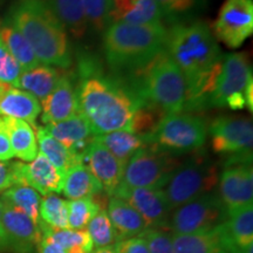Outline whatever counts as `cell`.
I'll use <instances>...</instances> for the list:
<instances>
[{
    "instance_id": "cell-37",
    "label": "cell",
    "mask_w": 253,
    "mask_h": 253,
    "mask_svg": "<svg viewBox=\"0 0 253 253\" xmlns=\"http://www.w3.org/2000/svg\"><path fill=\"white\" fill-rule=\"evenodd\" d=\"M88 25L95 31L104 32L112 24L113 0H82Z\"/></svg>"
},
{
    "instance_id": "cell-19",
    "label": "cell",
    "mask_w": 253,
    "mask_h": 253,
    "mask_svg": "<svg viewBox=\"0 0 253 253\" xmlns=\"http://www.w3.org/2000/svg\"><path fill=\"white\" fill-rule=\"evenodd\" d=\"M175 253H231L236 251L225 232L224 223L204 233L171 235Z\"/></svg>"
},
{
    "instance_id": "cell-34",
    "label": "cell",
    "mask_w": 253,
    "mask_h": 253,
    "mask_svg": "<svg viewBox=\"0 0 253 253\" xmlns=\"http://www.w3.org/2000/svg\"><path fill=\"white\" fill-rule=\"evenodd\" d=\"M1 199L7 202L12 207L23 211L37 225L39 224L41 198L40 195L38 194L36 190L32 189L31 186L21 184L11 186V188L4 192Z\"/></svg>"
},
{
    "instance_id": "cell-6",
    "label": "cell",
    "mask_w": 253,
    "mask_h": 253,
    "mask_svg": "<svg viewBox=\"0 0 253 253\" xmlns=\"http://www.w3.org/2000/svg\"><path fill=\"white\" fill-rule=\"evenodd\" d=\"M218 182L217 164L204 150L198 149L176 168L163 191L173 210L212 192Z\"/></svg>"
},
{
    "instance_id": "cell-41",
    "label": "cell",
    "mask_w": 253,
    "mask_h": 253,
    "mask_svg": "<svg viewBox=\"0 0 253 253\" xmlns=\"http://www.w3.org/2000/svg\"><path fill=\"white\" fill-rule=\"evenodd\" d=\"M114 249L116 253H149L147 240L142 236L116 242Z\"/></svg>"
},
{
    "instance_id": "cell-28",
    "label": "cell",
    "mask_w": 253,
    "mask_h": 253,
    "mask_svg": "<svg viewBox=\"0 0 253 253\" xmlns=\"http://www.w3.org/2000/svg\"><path fill=\"white\" fill-rule=\"evenodd\" d=\"M60 75L61 73L56 68L39 65L34 68L21 72L15 88H21L37 97L38 100L42 101L54 89Z\"/></svg>"
},
{
    "instance_id": "cell-9",
    "label": "cell",
    "mask_w": 253,
    "mask_h": 253,
    "mask_svg": "<svg viewBox=\"0 0 253 253\" xmlns=\"http://www.w3.org/2000/svg\"><path fill=\"white\" fill-rule=\"evenodd\" d=\"M213 153L226 155L227 162H252V120L239 116H219L208 128Z\"/></svg>"
},
{
    "instance_id": "cell-11",
    "label": "cell",
    "mask_w": 253,
    "mask_h": 253,
    "mask_svg": "<svg viewBox=\"0 0 253 253\" xmlns=\"http://www.w3.org/2000/svg\"><path fill=\"white\" fill-rule=\"evenodd\" d=\"M213 36L229 48H238L252 36V0H225L212 25Z\"/></svg>"
},
{
    "instance_id": "cell-17",
    "label": "cell",
    "mask_w": 253,
    "mask_h": 253,
    "mask_svg": "<svg viewBox=\"0 0 253 253\" xmlns=\"http://www.w3.org/2000/svg\"><path fill=\"white\" fill-rule=\"evenodd\" d=\"M82 164H84L91 175L100 182L103 191L108 196H114L122 183L125 166L114 157L95 136L84 151Z\"/></svg>"
},
{
    "instance_id": "cell-12",
    "label": "cell",
    "mask_w": 253,
    "mask_h": 253,
    "mask_svg": "<svg viewBox=\"0 0 253 253\" xmlns=\"http://www.w3.org/2000/svg\"><path fill=\"white\" fill-rule=\"evenodd\" d=\"M114 197L121 198L141 214L148 229L168 231L171 217L170 208L163 189L130 188L120 184Z\"/></svg>"
},
{
    "instance_id": "cell-26",
    "label": "cell",
    "mask_w": 253,
    "mask_h": 253,
    "mask_svg": "<svg viewBox=\"0 0 253 253\" xmlns=\"http://www.w3.org/2000/svg\"><path fill=\"white\" fill-rule=\"evenodd\" d=\"M45 2L66 32L74 38L84 37L88 21L82 0H45Z\"/></svg>"
},
{
    "instance_id": "cell-16",
    "label": "cell",
    "mask_w": 253,
    "mask_h": 253,
    "mask_svg": "<svg viewBox=\"0 0 253 253\" xmlns=\"http://www.w3.org/2000/svg\"><path fill=\"white\" fill-rule=\"evenodd\" d=\"M218 184L219 197L227 211L252 204L253 169L251 163H226Z\"/></svg>"
},
{
    "instance_id": "cell-15",
    "label": "cell",
    "mask_w": 253,
    "mask_h": 253,
    "mask_svg": "<svg viewBox=\"0 0 253 253\" xmlns=\"http://www.w3.org/2000/svg\"><path fill=\"white\" fill-rule=\"evenodd\" d=\"M12 167L15 185H28L38 194L43 196L62 191L66 173L60 171L41 153H38L37 157L30 164L13 162Z\"/></svg>"
},
{
    "instance_id": "cell-24",
    "label": "cell",
    "mask_w": 253,
    "mask_h": 253,
    "mask_svg": "<svg viewBox=\"0 0 253 253\" xmlns=\"http://www.w3.org/2000/svg\"><path fill=\"white\" fill-rule=\"evenodd\" d=\"M1 126L11 142L15 157L25 162H32L38 155L37 136L30 123L23 120L1 116Z\"/></svg>"
},
{
    "instance_id": "cell-35",
    "label": "cell",
    "mask_w": 253,
    "mask_h": 253,
    "mask_svg": "<svg viewBox=\"0 0 253 253\" xmlns=\"http://www.w3.org/2000/svg\"><path fill=\"white\" fill-rule=\"evenodd\" d=\"M40 220L54 230H66L68 227L67 201L55 194L46 195L40 203Z\"/></svg>"
},
{
    "instance_id": "cell-49",
    "label": "cell",
    "mask_w": 253,
    "mask_h": 253,
    "mask_svg": "<svg viewBox=\"0 0 253 253\" xmlns=\"http://www.w3.org/2000/svg\"><path fill=\"white\" fill-rule=\"evenodd\" d=\"M0 126H1V119H0Z\"/></svg>"
},
{
    "instance_id": "cell-47",
    "label": "cell",
    "mask_w": 253,
    "mask_h": 253,
    "mask_svg": "<svg viewBox=\"0 0 253 253\" xmlns=\"http://www.w3.org/2000/svg\"><path fill=\"white\" fill-rule=\"evenodd\" d=\"M0 218H1V208H0ZM1 237H2V232H1V225H0V242H1Z\"/></svg>"
},
{
    "instance_id": "cell-42",
    "label": "cell",
    "mask_w": 253,
    "mask_h": 253,
    "mask_svg": "<svg viewBox=\"0 0 253 253\" xmlns=\"http://www.w3.org/2000/svg\"><path fill=\"white\" fill-rule=\"evenodd\" d=\"M15 185V178L12 163L0 162V191Z\"/></svg>"
},
{
    "instance_id": "cell-1",
    "label": "cell",
    "mask_w": 253,
    "mask_h": 253,
    "mask_svg": "<svg viewBox=\"0 0 253 253\" xmlns=\"http://www.w3.org/2000/svg\"><path fill=\"white\" fill-rule=\"evenodd\" d=\"M166 49L184 77V110L208 109L223 61L211 28L203 21L173 25L167 31Z\"/></svg>"
},
{
    "instance_id": "cell-45",
    "label": "cell",
    "mask_w": 253,
    "mask_h": 253,
    "mask_svg": "<svg viewBox=\"0 0 253 253\" xmlns=\"http://www.w3.org/2000/svg\"><path fill=\"white\" fill-rule=\"evenodd\" d=\"M245 100H246V108L250 109V112L253 110V80L250 82L245 89Z\"/></svg>"
},
{
    "instance_id": "cell-44",
    "label": "cell",
    "mask_w": 253,
    "mask_h": 253,
    "mask_svg": "<svg viewBox=\"0 0 253 253\" xmlns=\"http://www.w3.org/2000/svg\"><path fill=\"white\" fill-rule=\"evenodd\" d=\"M38 250H39V253H66L61 246L49 242V240L42 238V237H41L40 243L38 244Z\"/></svg>"
},
{
    "instance_id": "cell-25",
    "label": "cell",
    "mask_w": 253,
    "mask_h": 253,
    "mask_svg": "<svg viewBox=\"0 0 253 253\" xmlns=\"http://www.w3.org/2000/svg\"><path fill=\"white\" fill-rule=\"evenodd\" d=\"M225 232L236 251L245 253L253 245V207L244 205L227 211Z\"/></svg>"
},
{
    "instance_id": "cell-8",
    "label": "cell",
    "mask_w": 253,
    "mask_h": 253,
    "mask_svg": "<svg viewBox=\"0 0 253 253\" xmlns=\"http://www.w3.org/2000/svg\"><path fill=\"white\" fill-rule=\"evenodd\" d=\"M179 164L178 156L147 144L126 164L121 184L130 188L163 189Z\"/></svg>"
},
{
    "instance_id": "cell-4",
    "label": "cell",
    "mask_w": 253,
    "mask_h": 253,
    "mask_svg": "<svg viewBox=\"0 0 253 253\" xmlns=\"http://www.w3.org/2000/svg\"><path fill=\"white\" fill-rule=\"evenodd\" d=\"M130 72V81L123 84L137 102L153 104L166 115L181 114L184 110V77L167 49L158 53L144 66Z\"/></svg>"
},
{
    "instance_id": "cell-3",
    "label": "cell",
    "mask_w": 253,
    "mask_h": 253,
    "mask_svg": "<svg viewBox=\"0 0 253 253\" xmlns=\"http://www.w3.org/2000/svg\"><path fill=\"white\" fill-rule=\"evenodd\" d=\"M9 23L28 41L40 63L63 69L71 67L68 34L45 0H20L12 7Z\"/></svg>"
},
{
    "instance_id": "cell-32",
    "label": "cell",
    "mask_w": 253,
    "mask_h": 253,
    "mask_svg": "<svg viewBox=\"0 0 253 253\" xmlns=\"http://www.w3.org/2000/svg\"><path fill=\"white\" fill-rule=\"evenodd\" d=\"M108 195L101 192L93 197L67 201L68 227L71 230H84L95 214L108 207Z\"/></svg>"
},
{
    "instance_id": "cell-23",
    "label": "cell",
    "mask_w": 253,
    "mask_h": 253,
    "mask_svg": "<svg viewBox=\"0 0 253 253\" xmlns=\"http://www.w3.org/2000/svg\"><path fill=\"white\" fill-rule=\"evenodd\" d=\"M107 209L115 231L116 242L141 236L148 229L141 214L121 198L110 197Z\"/></svg>"
},
{
    "instance_id": "cell-36",
    "label": "cell",
    "mask_w": 253,
    "mask_h": 253,
    "mask_svg": "<svg viewBox=\"0 0 253 253\" xmlns=\"http://www.w3.org/2000/svg\"><path fill=\"white\" fill-rule=\"evenodd\" d=\"M88 233H89L93 244L96 249L107 248V246H113L116 243V236L114 227L112 225L108 213L106 210H101L88 224Z\"/></svg>"
},
{
    "instance_id": "cell-27",
    "label": "cell",
    "mask_w": 253,
    "mask_h": 253,
    "mask_svg": "<svg viewBox=\"0 0 253 253\" xmlns=\"http://www.w3.org/2000/svg\"><path fill=\"white\" fill-rule=\"evenodd\" d=\"M36 126L38 147L40 148V153L45 156L50 163L60 171L67 172L71 168L77 164H81L84 156L78 155L74 151L66 148L65 145L56 141L45 126Z\"/></svg>"
},
{
    "instance_id": "cell-18",
    "label": "cell",
    "mask_w": 253,
    "mask_h": 253,
    "mask_svg": "<svg viewBox=\"0 0 253 253\" xmlns=\"http://www.w3.org/2000/svg\"><path fill=\"white\" fill-rule=\"evenodd\" d=\"M42 122L45 125L65 121L79 113L77 86L67 73H61L60 79L45 100L41 101Z\"/></svg>"
},
{
    "instance_id": "cell-38",
    "label": "cell",
    "mask_w": 253,
    "mask_h": 253,
    "mask_svg": "<svg viewBox=\"0 0 253 253\" xmlns=\"http://www.w3.org/2000/svg\"><path fill=\"white\" fill-rule=\"evenodd\" d=\"M21 72L20 65L0 41V82L15 87Z\"/></svg>"
},
{
    "instance_id": "cell-22",
    "label": "cell",
    "mask_w": 253,
    "mask_h": 253,
    "mask_svg": "<svg viewBox=\"0 0 253 253\" xmlns=\"http://www.w3.org/2000/svg\"><path fill=\"white\" fill-rule=\"evenodd\" d=\"M163 13L155 0H113L112 23L163 25Z\"/></svg>"
},
{
    "instance_id": "cell-20",
    "label": "cell",
    "mask_w": 253,
    "mask_h": 253,
    "mask_svg": "<svg viewBox=\"0 0 253 253\" xmlns=\"http://www.w3.org/2000/svg\"><path fill=\"white\" fill-rule=\"evenodd\" d=\"M40 113L41 106L37 97L11 84L0 82V115L23 120L36 126V120Z\"/></svg>"
},
{
    "instance_id": "cell-46",
    "label": "cell",
    "mask_w": 253,
    "mask_h": 253,
    "mask_svg": "<svg viewBox=\"0 0 253 253\" xmlns=\"http://www.w3.org/2000/svg\"><path fill=\"white\" fill-rule=\"evenodd\" d=\"M94 253H116L114 246H107V248H102V249H97L96 252Z\"/></svg>"
},
{
    "instance_id": "cell-40",
    "label": "cell",
    "mask_w": 253,
    "mask_h": 253,
    "mask_svg": "<svg viewBox=\"0 0 253 253\" xmlns=\"http://www.w3.org/2000/svg\"><path fill=\"white\" fill-rule=\"evenodd\" d=\"M163 15H178L189 12L196 5V0H155Z\"/></svg>"
},
{
    "instance_id": "cell-39",
    "label": "cell",
    "mask_w": 253,
    "mask_h": 253,
    "mask_svg": "<svg viewBox=\"0 0 253 253\" xmlns=\"http://www.w3.org/2000/svg\"><path fill=\"white\" fill-rule=\"evenodd\" d=\"M141 236L147 240L149 253H175L171 235H169L167 231L147 229Z\"/></svg>"
},
{
    "instance_id": "cell-30",
    "label": "cell",
    "mask_w": 253,
    "mask_h": 253,
    "mask_svg": "<svg viewBox=\"0 0 253 253\" xmlns=\"http://www.w3.org/2000/svg\"><path fill=\"white\" fill-rule=\"evenodd\" d=\"M38 226L42 238L61 246L66 253H93V240L86 229L54 230L41 220H39Z\"/></svg>"
},
{
    "instance_id": "cell-31",
    "label": "cell",
    "mask_w": 253,
    "mask_h": 253,
    "mask_svg": "<svg viewBox=\"0 0 253 253\" xmlns=\"http://www.w3.org/2000/svg\"><path fill=\"white\" fill-rule=\"evenodd\" d=\"M95 138L125 167L136 151L147 145L143 136L136 135L128 130L108 132L95 136Z\"/></svg>"
},
{
    "instance_id": "cell-14",
    "label": "cell",
    "mask_w": 253,
    "mask_h": 253,
    "mask_svg": "<svg viewBox=\"0 0 253 253\" xmlns=\"http://www.w3.org/2000/svg\"><path fill=\"white\" fill-rule=\"evenodd\" d=\"M1 208V245H8L17 253H32L41 240L39 226L27 214L0 198Z\"/></svg>"
},
{
    "instance_id": "cell-7",
    "label": "cell",
    "mask_w": 253,
    "mask_h": 253,
    "mask_svg": "<svg viewBox=\"0 0 253 253\" xmlns=\"http://www.w3.org/2000/svg\"><path fill=\"white\" fill-rule=\"evenodd\" d=\"M207 136L208 126L201 116L171 114L164 116L154 131L143 137L147 144L181 156L202 149Z\"/></svg>"
},
{
    "instance_id": "cell-43",
    "label": "cell",
    "mask_w": 253,
    "mask_h": 253,
    "mask_svg": "<svg viewBox=\"0 0 253 253\" xmlns=\"http://www.w3.org/2000/svg\"><path fill=\"white\" fill-rule=\"evenodd\" d=\"M13 156L14 154L13 150H12L8 136L2 129V126H0V161H9Z\"/></svg>"
},
{
    "instance_id": "cell-29",
    "label": "cell",
    "mask_w": 253,
    "mask_h": 253,
    "mask_svg": "<svg viewBox=\"0 0 253 253\" xmlns=\"http://www.w3.org/2000/svg\"><path fill=\"white\" fill-rule=\"evenodd\" d=\"M62 192L71 201L93 197L103 192L102 185L84 164H77L66 172Z\"/></svg>"
},
{
    "instance_id": "cell-48",
    "label": "cell",
    "mask_w": 253,
    "mask_h": 253,
    "mask_svg": "<svg viewBox=\"0 0 253 253\" xmlns=\"http://www.w3.org/2000/svg\"><path fill=\"white\" fill-rule=\"evenodd\" d=\"M231 253H243V252H240V251H233V252H231Z\"/></svg>"
},
{
    "instance_id": "cell-33",
    "label": "cell",
    "mask_w": 253,
    "mask_h": 253,
    "mask_svg": "<svg viewBox=\"0 0 253 253\" xmlns=\"http://www.w3.org/2000/svg\"><path fill=\"white\" fill-rule=\"evenodd\" d=\"M0 41L14 56L23 71H27L40 65V61L34 54L28 41L20 32L15 30L9 21L0 26Z\"/></svg>"
},
{
    "instance_id": "cell-2",
    "label": "cell",
    "mask_w": 253,
    "mask_h": 253,
    "mask_svg": "<svg viewBox=\"0 0 253 253\" xmlns=\"http://www.w3.org/2000/svg\"><path fill=\"white\" fill-rule=\"evenodd\" d=\"M79 74L78 109L89 123L94 136L129 131L137 101L123 81L99 73L89 60L81 62Z\"/></svg>"
},
{
    "instance_id": "cell-21",
    "label": "cell",
    "mask_w": 253,
    "mask_h": 253,
    "mask_svg": "<svg viewBox=\"0 0 253 253\" xmlns=\"http://www.w3.org/2000/svg\"><path fill=\"white\" fill-rule=\"evenodd\" d=\"M45 128L56 141L81 156H84L87 147L94 138L89 123L80 113L65 121L48 123Z\"/></svg>"
},
{
    "instance_id": "cell-13",
    "label": "cell",
    "mask_w": 253,
    "mask_h": 253,
    "mask_svg": "<svg viewBox=\"0 0 253 253\" xmlns=\"http://www.w3.org/2000/svg\"><path fill=\"white\" fill-rule=\"evenodd\" d=\"M252 81V69L245 53H230L223 56L220 72L209 97L208 107H226L230 97L245 94L248 84Z\"/></svg>"
},
{
    "instance_id": "cell-10",
    "label": "cell",
    "mask_w": 253,
    "mask_h": 253,
    "mask_svg": "<svg viewBox=\"0 0 253 253\" xmlns=\"http://www.w3.org/2000/svg\"><path fill=\"white\" fill-rule=\"evenodd\" d=\"M227 210L220 197L213 192L177 208L170 217L169 229L175 235L204 233L223 224Z\"/></svg>"
},
{
    "instance_id": "cell-5",
    "label": "cell",
    "mask_w": 253,
    "mask_h": 253,
    "mask_svg": "<svg viewBox=\"0 0 253 253\" xmlns=\"http://www.w3.org/2000/svg\"><path fill=\"white\" fill-rule=\"evenodd\" d=\"M166 41L167 28L163 25L112 23L104 31L103 49L109 66L130 72L166 49Z\"/></svg>"
}]
</instances>
